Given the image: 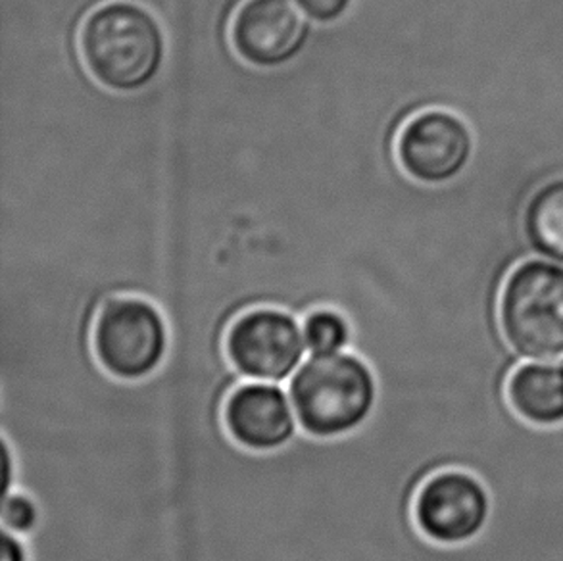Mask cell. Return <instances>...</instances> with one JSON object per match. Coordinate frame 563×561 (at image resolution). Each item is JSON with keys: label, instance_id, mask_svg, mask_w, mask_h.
<instances>
[{"label": "cell", "instance_id": "1", "mask_svg": "<svg viewBox=\"0 0 563 561\" xmlns=\"http://www.w3.org/2000/svg\"><path fill=\"white\" fill-rule=\"evenodd\" d=\"M79 56L104 91L133 95L161 76L168 43L161 18L137 0H107L79 28Z\"/></svg>", "mask_w": 563, "mask_h": 561}, {"label": "cell", "instance_id": "2", "mask_svg": "<svg viewBox=\"0 0 563 561\" xmlns=\"http://www.w3.org/2000/svg\"><path fill=\"white\" fill-rule=\"evenodd\" d=\"M300 431L313 439H339L374 416L379 385L374 367L354 350L310 356L287 383Z\"/></svg>", "mask_w": 563, "mask_h": 561}, {"label": "cell", "instance_id": "3", "mask_svg": "<svg viewBox=\"0 0 563 561\" xmlns=\"http://www.w3.org/2000/svg\"><path fill=\"white\" fill-rule=\"evenodd\" d=\"M498 319L518 356L563 364V267L539 260L516 267L504 283Z\"/></svg>", "mask_w": 563, "mask_h": 561}, {"label": "cell", "instance_id": "4", "mask_svg": "<svg viewBox=\"0 0 563 561\" xmlns=\"http://www.w3.org/2000/svg\"><path fill=\"white\" fill-rule=\"evenodd\" d=\"M169 346L168 318L151 298L114 296L100 306L92 326V352L115 380H148L166 362Z\"/></svg>", "mask_w": 563, "mask_h": 561}, {"label": "cell", "instance_id": "5", "mask_svg": "<svg viewBox=\"0 0 563 561\" xmlns=\"http://www.w3.org/2000/svg\"><path fill=\"white\" fill-rule=\"evenodd\" d=\"M225 352L243 381L287 385L306 358L302 319L277 306H256L229 326Z\"/></svg>", "mask_w": 563, "mask_h": 561}, {"label": "cell", "instance_id": "6", "mask_svg": "<svg viewBox=\"0 0 563 561\" xmlns=\"http://www.w3.org/2000/svg\"><path fill=\"white\" fill-rule=\"evenodd\" d=\"M490 512L487 486L462 468L434 471L419 486L411 508L423 539L446 548H462L477 539Z\"/></svg>", "mask_w": 563, "mask_h": 561}, {"label": "cell", "instance_id": "7", "mask_svg": "<svg viewBox=\"0 0 563 561\" xmlns=\"http://www.w3.org/2000/svg\"><path fill=\"white\" fill-rule=\"evenodd\" d=\"M228 35L239 61L252 68L275 69L305 53L312 25L297 0H243Z\"/></svg>", "mask_w": 563, "mask_h": 561}, {"label": "cell", "instance_id": "8", "mask_svg": "<svg viewBox=\"0 0 563 561\" xmlns=\"http://www.w3.org/2000/svg\"><path fill=\"white\" fill-rule=\"evenodd\" d=\"M395 152L404 174L416 183L437 187L456 179L470 164L472 130L454 112L429 108L404 123Z\"/></svg>", "mask_w": 563, "mask_h": 561}, {"label": "cell", "instance_id": "9", "mask_svg": "<svg viewBox=\"0 0 563 561\" xmlns=\"http://www.w3.org/2000/svg\"><path fill=\"white\" fill-rule=\"evenodd\" d=\"M225 427L239 447L274 452L297 437V414L289 388L269 381H243L225 404Z\"/></svg>", "mask_w": 563, "mask_h": 561}, {"label": "cell", "instance_id": "10", "mask_svg": "<svg viewBox=\"0 0 563 561\" xmlns=\"http://www.w3.org/2000/svg\"><path fill=\"white\" fill-rule=\"evenodd\" d=\"M506 398L516 416L534 427L563 425V365L529 362L511 372Z\"/></svg>", "mask_w": 563, "mask_h": 561}, {"label": "cell", "instance_id": "11", "mask_svg": "<svg viewBox=\"0 0 563 561\" xmlns=\"http://www.w3.org/2000/svg\"><path fill=\"white\" fill-rule=\"evenodd\" d=\"M526 231L537 251L563 260V182L544 185L527 206Z\"/></svg>", "mask_w": 563, "mask_h": 561}, {"label": "cell", "instance_id": "12", "mask_svg": "<svg viewBox=\"0 0 563 561\" xmlns=\"http://www.w3.org/2000/svg\"><path fill=\"white\" fill-rule=\"evenodd\" d=\"M306 350L310 356H333L351 350L354 331L351 319L333 306H320L302 318Z\"/></svg>", "mask_w": 563, "mask_h": 561}, {"label": "cell", "instance_id": "13", "mask_svg": "<svg viewBox=\"0 0 563 561\" xmlns=\"http://www.w3.org/2000/svg\"><path fill=\"white\" fill-rule=\"evenodd\" d=\"M41 517H43L41 506L31 494L20 491V488L4 494L2 516H0L2 529L15 532L23 539H30L37 531Z\"/></svg>", "mask_w": 563, "mask_h": 561}, {"label": "cell", "instance_id": "14", "mask_svg": "<svg viewBox=\"0 0 563 561\" xmlns=\"http://www.w3.org/2000/svg\"><path fill=\"white\" fill-rule=\"evenodd\" d=\"M356 0H297L306 18L318 25L341 22L351 12Z\"/></svg>", "mask_w": 563, "mask_h": 561}, {"label": "cell", "instance_id": "15", "mask_svg": "<svg viewBox=\"0 0 563 561\" xmlns=\"http://www.w3.org/2000/svg\"><path fill=\"white\" fill-rule=\"evenodd\" d=\"M0 561H31L30 542L15 532L2 529Z\"/></svg>", "mask_w": 563, "mask_h": 561}]
</instances>
